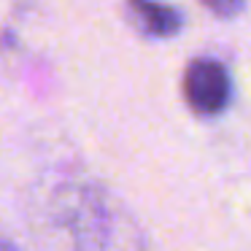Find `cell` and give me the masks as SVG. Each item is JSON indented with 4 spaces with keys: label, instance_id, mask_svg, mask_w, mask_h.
<instances>
[{
    "label": "cell",
    "instance_id": "6da1fadb",
    "mask_svg": "<svg viewBox=\"0 0 251 251\" xmlns=\"http://www.w3.org/2000/svg\"><path fill=\"white\" fill-rule=\"evenodd\" d=\"M184 98L195 114L219 116L232 103V78L227 68L213 57H197L186 65Z\"/></svg>",
    "mask_w": 251,
    "mask_h": 251
},
{
    "label": "cell",
    "instance_id": "7a4b0ae2",
    "mask_svg": "<svg viewBox=\"0 0 251 251\" xmlns=\"http://www.w3.org/2000/svg\"><path fill=\"white\" fill-rule=\"evenodd\" d=\"M127 14L135 27L151 38H173L184 27V14L162 0H127Z\"/></svg>",
    "mask_w": 251,
    "mask_h": 251
},
{
    "label": "cell",
    "instance_id": "3957f363",
    "mask_svg": "<svg viewBox=\"0 0 251 251\" xmlns=\"http://www.w3.org/2000/svg\"><path fill=\"white\" fill-rule=\"evenodd\" d=\"M243 3L246 0H202V6H205L211 14L222 17V19L238 17V14L243 11Z\"/></svg>",
    "mask_w": 251,
    "mask_h": 251
},
{
    "label": "cell",
    "instance_id": "277c9868",
    "mask_svg": "<svg viewBox=\"0 0 251 251\" xmlns=\"http://www.w3.org/2000/svg\"><path fill=\"white\" fill-rule=\"evenodd\" d=\"M0 251H17V249H14L11 243H3V240H0Z\"/></svg>",
    "mask_w": 251,
    "mask_h": 251
}]
</instances>
